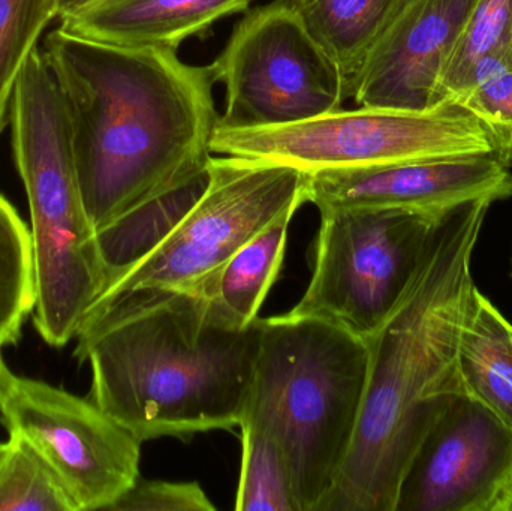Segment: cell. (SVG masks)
Returning <instances> with one entry per match:
<instances>
[{
    "instance_id": "cell-1",
    "label": "cell",
    "mask_w": 512,
    "mask_h": 511,
    "mask_svg": "<svg viewBox=\"0 0 512 511\" xmlns=\"http://www.w3.org/2000/svg\"><path fill=\"white\" fill-rule=\"evenodd\" d=\"M42 53L62 93L95 231L209 167L219 122L213 65H189L165 48L104 44L60 27Z\"/></svg>"
},
{
    "instance_id": "cell-20",
    "label": "cell",
    "mask_w": 512,
    "mask_h": 511,
    "mask_svg": "<svg viewBox=\"0 0 512 511\" xmlns=\"http://www.w3.org/2000/svg\"><path fill=\"white\" fill-rule=\"evenodd\" d=\"M32 240L17 209L0 194V342L17 344L24 321L32 314Z\"/></svg>"
},
{
    "instance_id": "cell-2",
    "label": "cell",
    "mask_w": 512,
    "mask_h": 511,
    "mask_svg": "<svg viewBox=\"0 0 512 511\" xmlns=\"http://www.w3.org/2000/svg\"><path fill=\"white\" fill-rule=\"evenodd\" d=\"M493 203L469 201L442 219L402 302L367 342L369 381L357 431L318 511H396L418 447L466 393L459 348L478 291L472 255Z\"/></svg>"
},
{
    "instance_id": "cell-18",
    "label": "cell",
    "mask_w": 512,
    "mask_h": 511,
    "mask_svg": "<svg viewBox=\"0 0 512 511\" xmlns=\"http://www.w3.org/2000/svg\"><path fill=\"white\" fill-rule=\"evenodd\" d=\"M445 101L465 108L481 123L496 158L512 170V51L483 57Z\"/></svg>"
},
{
    "instance_id": "cell-10",
    "label": "cell",
    "mask_w": 512,
    "mask_h": 511,
    "mask_svg": "<svg viewBox=\"0 0 512 511\" xmlns=\"http://www.w3.org/2000/svg\"><path fill=\"white\" fill-rule=\"evenodd\" d=\"M0 417L47 462L78 511L110 510L140 477L143 443L92 399L12 374Z\"/></svg>"
},
{
    "instance_id": "cell-7",
    "label": "cell",
    "mask_w": 512,
    "mask_h": 511,
    "mask_svg": "<svg viewBox=\"0 0 512 511\" xmlns=\"http://www.w3.org/2000/svg\"><path fill=\"white\" fill-rule=\"evenodd\" d=\"M212 152L291 165L304 173L432 159L495 156L486 129L469 111L444 101L424 111L360 107L292 125L216 128Z\"/></svg>"
},
{
    "instance_id": "cell-21",
    "label": "cell",
    "mask_w": 512,
    "mask_h": 511,
    "mask_svg": "<svg viewBox=\"0 0 512 511\" xmlns=\"http://www.w3.org/2000/svg\"><path fill=\"white\" fill-rule=\"evenodd\" d=\"M78 511L42 456L17 434L0 455V511Z\"/></svg>"
},
{
    "instance_id": "cell-17",
    "label": "cell",
    "mask_w": 512,
    "mask_h": 511,
    "mask_svg": "<svg viewBox=\"0 0 512 511\" xmlns=\"http://www.w3.org/2000/svg\"><path fill=\"white\" fill-rule=\"evenodd\" d=\"M310 35L331 57L354 96L376 39L402 0H291Z\"/></svg>"
},
{
    "instance_id": "cell-15",
    "label": "cell",
    "mask_w": 512,
    "mask_h": 511,
    "mask_svg": "<svg viewBox=\"0 0 512 511\" xmlns=\"http://www.w3.org/2000/svg\"><path fill=\"white\" fill-rule=\"evenodd\" d=\"M294 215L286 213L256 234L197 291L234 326L246 329L258 320L262 303L282 269Z\"/></svg>"
},
{
    "instance_id": "cell-5",
    "label": "cell",
    "mask_w": 512,
    "mask_h": 511,
    "mask_svg": "<svg viewBox=\"0 0 512 511\" xmlns=\"http://www.w3.org/2000/svg\"><path fill=\"white\" fill-rule=\"evenodd\" d=\"M9 122L32 224L33 326L50 347L63 348L108 275L84 207L62 93L39 48L15 86Z\"/></svg>"
},
{
    "instance_id": "cell-3",
    "label": "cell",
    "mask_w": 512,
    "mask_h": 511,
    "mask_svg": "<svg viewBox=\"0 0 512 511\" xmlns=\"http://www.w3.org/2000/svg\"><path fill=\"white\" fill-rule=\"evenodd\" d=\"M74 357L92 399L141 443L239 428L254 383L259 318L231 324L203 294L140 290L96 306Z\"/></svg>"
},
{
    "instance_id": "cell-9",
    "label": "cell",
    "mask_w": 512,
    "mask_h": 511,
    "mask_svg": "<svg viewBox=\"0 0 512 511\" xmlns=\"http://www.w3.org/2000/svg\"><path fill=\"white\" fill-rule=\"evenodd\" d=\"M212 65L227 92L219 128L292 125L340 110L349 98L339 68L291 0L246 12Z\"/></svg>"
},
{
    "instance_id": "cell-25",
    "label": "cell",
    "mask_w": 512,
    "mask_h": 511,
    "mask_svg": "<svg viewBox=\"0 0 512 511\" xmlns=\"http://www.w3.org/2000/svg\"><path fill=\"white\" fill-rule=\"evenodd\" d=\"M101 0H57V18L60 21L86 11Z\"/></svg>"
},
{
    "instance_id": "cell-8",
    "label": "cell",
    "mask_w": 512,
    "mask_h": 511,
    "mask_svg": "<svg viewBox=\"0 0 512 511\" xmlns=\"http://www.w3.org/2000/svg\"><path fill=\"white\" fill-rule=\"evenodd\" d=\"M312 278L288 311L369 342L411 287L448 215L406 209L322 210Z\"/></svg>"
},
{
    "instance_id": "cell-23",
    "label": "cell",
    "mask_w": 512,
    "mask_h": 511,
    "mask_svg": "<svg viewBox=\"0 0 512 511\" xmlns=\"http://www.w3.org/2000/svg\"><path fill=\"white\" fill-rule=\"evenodd\" d=\"M512 51V0H475L442 83V101L460 89L471 69L496 51Z\"/></svg>"
},
{
    "instance_id": "cell-16",
    "label": "cell",
    "mask_w": 512,
    "mask_h": 511,
    "mask_svg": "<svg viewBox=\"0 0 512 511\" xmlns=\"http://www.w3.org/2000/svg\"><path fill=\"white\" fill-rule=\"evenodd\" d=\"M459 371L465 392L512 428V324L480 290L460 341Z\"/></svg>"
},
{
    "instance_id": "cell-4",
    "label": "cell",
    "mask_w": 512,
    "mask_h": 511,
    "mask_svg": "<svg viewBox=\"0 0 512 511\" xmlns=\"http://www.w3.org/2000/svg\"><path fill=\"white\" fill-rule=\"evenodd\" d=\"M369 369V345L333 324L288 312L259 318L242 422L276 438L300 511H318L336 483L357 431Z\"/></svg>"
},
{
    "instance_id": "cell-26",
    "label": "cell",
    "mask_w": 512,
    "mask_h": 511,
    "mask_svg": "<svg viewBox=\"0 0 512 511\" xmlns=\"http://www.w3.org/2000/svg\"><path fill=\"white\" fill-rule=\"evenodd\" d=\"M5 345L0 342V396H2L3 390H5L6 384H8L9 378L12 377V372L9 371L6 366L5 360L2 357V348Z\"/></svg>"
},
{
    "instance_id": "cell-6",
    "label": "cell",
    "mask_w": 512,
    "mask_h": 511,
    "mask_svg": "<svg viewBox=\"0 0 512 511\" xmlns=\"http://www.w3.org/2000/svg\"><path fill=\"white\" fill-rule=\"evenodd\" d=\"M306 185L307 173L291 165L212 156L203 194L149 251L108 281L92 308L131 291L197 293L256 234L307 203Z\"/></svg>"
},
{
    "instance_id": "cell-11",
    "label": "cell",
    "mask_w": 512,
    "mask_h": 511,
    "mask_svg": "<svg viewBox=\"0 0 512 511\" xmlns=\"http://www.w3.org/2000/svg\"><path fill=\"white\" fill-rule=\"evenodd\" d=\"M512 488V428L460 393L412 458L396 511H495Z\"/></svg>"
},
{
    "instance_id": "cell-27",
    "label": "cell",
    "mask_w": 512,
    "mask_h": 511,
    "mask_svg": "<svg viewBox=\"0 0 512 511\" xmlns=\"http://www.w3.org/2000/svg\"><path fill=\"white\" fill-rule=\"evenodd\" d=\"M495 511H512V488L508 491V494L499 501Z\"/></svg>"
},
{
    "instance_id": "cell-22",
    "label": "cell",
    "mask_w": 512,
    "mask_h": 511,
    "mask_svg": "<svg viewBox=\"0 0 512 511\" xmlns=\"http://www.w3.org/2000/svg\"><path fill=\"white\" fill-rule=\"evenodd\" d=\"M54 18L57 0H0V132L21 72Z\"/></svg>"
},
{
    "instance_id": "cell-28",
    "label": "cell",
    "mask_w": 512,
    "mask_h": 511,
    "mask_svg": "<svg viewBox=\"0 0 512 511\" xmlns=\"http://www.w3.org/2000/svg\"><path fill=\"white\" fill-rule=\"evenodd\" d=\"M3 443H0V455H2Z\"/></svg>"
},
{
    "instance_id": "cell-13",
    "label": "cell",
    "mask_w": 512,
    "mask_h": 511,
    "mask_svg": "<svg viewBox=\"0 0 512 511\" xmlns=\"http://www.w3.org/2000/svg\"><path fill=\"white\" fill-rule=\"evenodd\" d=\"M475 0H402L367 54L352 98L358 107L424 111L442 83Z\"/></svg>"
},
{
    "instance_id": "cell-14",
    "label": "cell",
    "mask_w": 512,
    "mask_h": 511,
    "mask_svg": "<svg viewBox=\"0 0 512 511\" xmlns=\"http://www.w3.org/2000/svg\"><path fill=\"white\" fill-rule=\"evenodd\" d=\"M252 0H101L60 21V29L119 47L179 50L216 21L248 11Z\"/></svg>"
},
{
    "instance_id": "cell-24",
    "label": "cell",
    "mask_w": 512,
    "mask_h": 511,
    "mask_svg": "<svg viewBox=\"0 0 512 511\" xmlns=\"http://www.w3.org/2000/svg\"><path fill=\"white\" fill-rule=\"evenodd\" d=\"M198 482H165L138 477L108 511H215Z\"/></svg>"
},
{
    "instance_id": "cell-12",
    "label": "cell",
    "mask_w": 512,
    "mask_h": 511,
    "mask_svg": "<svg viewBox=\"0 0 512 511\" xmlns=\"http://www.w3.org/2000/svg\"><path fill=\"white\" fill-rule=\"evenodd\" d=\"M306 198L319 212L366 207L447 215L480 198H512V170L486 155L315 171L307 173Z\"/></svg>"
},
{
    "instance_id": "cell-19",
    "label": "cell",
    "mask_w": 512,
    "mask_h": 511,
    "mask_svg": "<svg viewBox=\"0 0 512 511\" xmlns=\"http://www.w3.org/2000/svg\"><path fill=\"white\" fill-rule=\"evenodd\" d=\"M242 468L236 510L300 511L288 462L276 438L254 422L240 423Z\"/></svg>"
}]
</instances>
